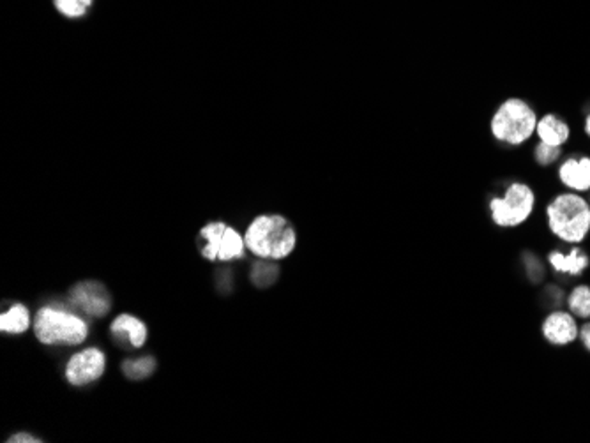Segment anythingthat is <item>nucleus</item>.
I'll return each mask as SVG.
<instances>
[{"label":"nucleus","mask_w":590,"mask_h":443,"mask_svg":"<svg viewBox=\"0 0 590 443\" xmlns=\"http://www.w3.org/2000/svg\"><path fill=\"white\" fill-rule=\"evenodd\" d=\"M244 244L260 258L283 260L294 253L297 234L287 217L280 214H264L250 225Z\"/></svg>","instance_id":"nucleus-1"},{"label":"nucleus","mask_w":590,"mask_h":443,"mask_svg":"<svg viewBox=\"0 0 590 443\" xmlns=\"http://www.w3.org/2000/svg\"><path fill=\"white\" fill-rule=\"evenodd\" d=\"M550 232L568 244H580L590 234V201L580 193L557 194L546 207Z\"/></svg>","instance_id":"nucleus-2"},{"label":"nucleus","mask_w":590,"mask_h":443,"mask_svg":"<svg viewBox=\"0 0 590 443\" xmlns=\"http://www.w3.org/2000/svg\"><path fill=\"white\" fill-rule=\"evenodd\" d=\"M537 120L536 110L525 99L507 97L493 111L490 133L500 144L520 147L536 135Z\"/></svg>","instance_id":"nucleus-3"},{"label":"nucleus","mask_w":590,"mask_h":443,"mask_svg":"<svg viewBox=\"0 0 590 443\" xmlns=\"http://www.w3.org/2000/svg\"><path fill=\"white\" fill-rule=\"evenodd\" d=\"M536 209V193L527 182H511L502 194H495L488 201L493 225L498 228L521 226Z\"/></svg>","instance_id":"nucleus-4"},{"label":"nucleus","mask_w":590,"mask_h":443,"mask_svg":"<svg viewBox=\"0 0 590 443\" xmlns=\"http://www.w3.org/2000/svg\"><path fill=\"white\" fill-rule=\"evenodd\" d=\"M36 336L45 345H80L86 341L87 324L62 309L43 308L36 316Z\"/></svg>","instance_id":"nucleus-5"},{"label":"nucleus","mask_w":590,"mask_h":443,"mask_svg":"<svg viewBox=\"0 0 590 443\" xmlns=\"http://www.w3.org/2000/svg\"><path fill=\"white\" fill-rule=\"evenodd\" d=\"M201 239L205 246L201 250L203 258L207 260H235L244 255V241L234 228L223 223H210L201 228Z\"/></svg>","instance_id":"nucleus-6"},{"label":"nucleus","mask_w":590,"mask_h":443,"mask_svg":"<svg viewBox=\"0 0 590 443\" xmlns=\"http://www.w3.org/2000/svg\"><path fill=\"white\" fill-rule=\"evenodd\" d=\"M543 336L553 347H568L580 338L577 316L570 311H553L543 322Z\"/></svg>","instance_id":"nucleus-7"},{"label":"nucleus","mask_w":590,"mask_h":443,"mask_svg":"<svg viewBox=\"0 0 590 443\" xmlns=\"http://www.w3.org/2000/svg\"><path fill=\"white\" fill-rule=\"evenodd\" d=\"M104 371V354L98 349H89L73 355L66 365V378L73 385H87L96 381Z\"/></svg>","instance_id":"nucleus-8"},{"label":"nucleus","mask_w":590,"mask_h":443,"mask_svg":"<svg viewBox=\"0 0 590 443\" xmlns=\"http://www.w3.org/2000/svg\"><path fill=\"white\" fill-rule=\"evenodd\" d=\"M561 184L575 193L590 191L589 156H571L559 167Z\"/></svg>","instance_id":"nucleus-9"},{"label":"nucleus","mask_w":590,"mask_h":443,"mask_svg":"<svg viewBox=\"0 0 590 443\" xmlns=\"http://www.w3.org/2000/svg\"><path fill=\"white\" fill-rule=\"evenodd\" d=\"M73 300L93 316H104L110 309V295L101 283H84L73 290Z\"/></svg>","instance_id":"nucleus-10"},{"label":"nucleus","mask_w":590,"mask_h":443,"mask_svg":"<svg viewBox=\"0 0 590 443\" xmlns=\"http://www.w3.org/2000/svg\"><path fill=\"white\" fill-rule=\"evenodd\" d=\"M536 135H537L539 142H543V144H548L553 147H562L564 144H568V140L571 136V127L564 119L557 117L555 113H546L545 117H541L537 120Z\"/></svg>","instance_id":"nucleus-11"},{"label":"nucleus","mask_w":590,"mask_h":443,"mask_svg":"<svg viewBox=\"0 0 590 443\" xmlns=\"http://www.w3.org/2000/svg\"><path fill=\"white\" fill-rule=\"evenodd\" d=\"M548 262L559 274H566V275H573V277L582 275L586 272V268L590 266L587 253L582 251L580 248H575L570 253L552 251L548 255Z\"/></svg>","instance_id":"nucleus-12"},{"label":"nucleus","mask_w":590,"mask_h":443,"mask_svg":"<svg viewBox=\"0 0 590 443\" xmlns=\"http://www.w3.org/2000/svg\"><path fill=\"white\" fill-rule=\"evenodd\" d=\"M111 332L115 336H127L131 347L135 349H140L143 347L145 340H147V329L143 325V322H140L138 318L135 316H129V315H120L113 325H111Z\"/></svg>","instance_id":"nucleus-13"},{"label":"nucleus","mask_w":590,"mask_h":443,"mask_svg":"<svg viewBox=\"0 0 590 443\" xmlns=\"http://www.w3.org/2000/svg\"><path fill=\"white\" fill-rule=\"evenodd\" d=\"M29 324H30L29 311L21 304L12 306L0 318V329H2V332H9V334H21V332H25L29 329Z\"/></svg>","instance_id":"nucleus-14"},{"label":"nucleus","mask_w":590,"mask_h":443,"mask_svg":"<svg viewBox=\"0 0 590 443\" xmlns=\"http://www.w3.org/2000/svg\"><path fill=\"white\" fill-rule=\"evenodd\" d=\"M568 306L570 311L577 316V318H590V286L587 284H580L577 286L570 297H568Z\"/></svg>","instance_id":"nucleus-15"},{"label":"nucleus","mask_w":590,"mask_h":443,"mask_svg":"<svg viewBox=\"0 0 590 443\" xmlns=\"http://www.w3.org/2000/svg\"><path fill=\"white\" fill-rule=\"evenodd\" d=\"M156 367V360L152 357H142L138 360H127L122 364L124 373L131 378V380H142L147 378L149 374L154 373Z\"/></svg>","instance_id":"nucleus-16"},{"label":"nucleus","mask_w":590,"mask_h":443,"mask_svg":"<svg viewBox=\"0 0 590 443\" xmlns=\"http://www.w3.org/2000/svg\"><path fill=\"white\" fill-rule=\"evenodd\" d=\"M57 11L68 18H82L93 5V0H53Z\"/></svg>","instance_id":"nucleus-17"},{"label":"nucleus","mask_w":590,"mask_h":443,"mask_svg":"<svg viewBox=\"0 0 590 443\" xmlns=\"http://www.w3.org/2000/svg\"><path fill=\"white\" fill-rule=\"evenodd\" d=\"M280 275V268L273 264H266V262H258L257 266L253 267L251 272V279L257 286L264 288V286H271Z\"/></svg>","instance_id":"nucleus-18"},{"label":"nucleus","mask_w":590,"mask_h":443,"mask_svg":"<svg viewBox=\"0 0 590 443\" xmlns=\"http://www.w3.org/2000/svg\"><path fill=\"white\" fill-rule=\"evenodd\" d=\"M562 154V147H553V145H548V144H543L539 142L534 149V160L541 165V167H548V165H553Z\"/></svg>","instance_id":"nucleus-19"},{"label":"nucleus","mask_w":590,"mask_h":443,"mask_svg":"<svg viewBox=\"0 0 590 443\" xmlns=\"http://www.w3.org/2000/svg\"><path fill=\"white\" fill-rule=\"evenodd\" d=\"M580 340H582L584 347L587 349V352H590V322H587L586 325H582V329H580Z\"/></svg>","instance_id":"nucleus-20"},{"label":"nucleus","mask_w":590,"mask_h":443,"mask_svg":"<svg viewBox=\"0 0 590 443\" xmlns=\"http://www.w3.org/2000/svg\"><path fill=\"white\" fill-rule=\"evenodd\" d=\"M7 442L36 443L41 442V440H37V439H36V437H32V435H27V433H20V435H14V437H11Z\"/></svg>","instance_id":"nucleus-21"},{"label":"nucleus","mask_w":590,"mask_h":443,"mask_svg":"<svg viewBox=\"0 0 590 443\" xmlns=\"http://www.w3.org/2000/svg\"><path fill=\"white\" fill-rule=\"evenodd\" d=\"M584 129H586V135L590 138V113L586 117V126H584Z\"/></svg>","instance_id":"nucleus-22"}]
</instances>
